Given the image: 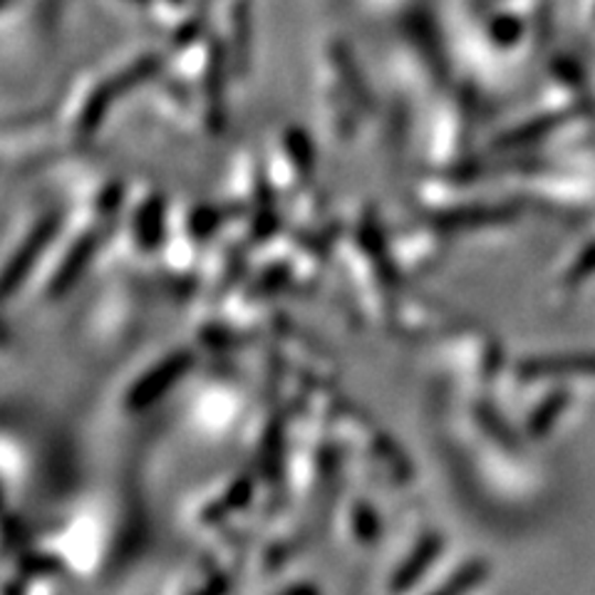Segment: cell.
<instances>
[{
  "label": "cell",
  "mask_w": 595,
  "mask_h": 595,
  "mask_svg": "<svg viewBox=\"0 0 595 595\" xmlns=\"http://www.w3.org/2000/svg\"><path fill=\"white\" fill-rule=\"evenodd\" d=\"M563 407H566V392H559V395H553L551 400L543 402V405L536 412H533L531 432H536V435H541V432H546L551 427L553 417H556Z\"/></svg>",
  "instance_id": "cell-3"
},
{
  "label": "cell",
  "mask_w": 595,
  "mask_h": 595,
  "mask_svg": "<svg viewBox=\"0 0 595 595\" xmlns=\"http://www.w3.org/2000/svg\"><path fill=\"white\" fill-rule=\"evenodd\" d=\"M53 236V221H47L45 226H40L33 236H30L28 244L23 246V251H18V256L13 264H10L8 274H6V290L10 294V288H13L15 280L25 274V270L30 268V264H33V258L43 251V246L47 244V238Z\"/></svg>",
  "instance_id": "cell-2"
},
{
  "label": "cell",
  "mask_w": 595,
  "mask_h": 595,
  "mask_svg": "<svg viewBox=\"0 0 595 595\" xmlns=\"http://www.w3.org/2000/svg\"><path fill=\"white\" fill-rule=\"evenodd\" d=\"M523 375L529 378H551L561 372H583V375H595V355H576L566 360H539L523 365Z\"/></svg>",
  "instance_id": "cell-1"
}]
</instances>
